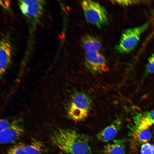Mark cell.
<instances>
[{
	"label": "cell",
	"mask_w": 154,
	"mask_h": 154,
	"mask_svg": "<svg viewBox=\"0 0 154 154\" xmlns=\"http://www.w3.org/2000/svg\"><path fill=\"white\" fill-rule=\"evenodd\" d=\"M43 146L41 141L35 140L29 144L26 145L25 148L27 154H41Z\"/></svg>",
	"instance_id": "13"
},
{
	"label": "cell",
	"mask_w": 154,
	"mask_h": 154,
	"mask_svg": "<svg viewBox=\"0 0 154 154\" xmlns=\"http://www.w3.org/2000/svg\"><path fill=\"white\" fill-rule=\"evenodd\" d=\"M43 0H22L18 1L20 9L25 15L32 18H36L42 14L45 4Z\"/></svg>",
	"instance_id": "6"
},
{
	"label": "cell",
	"mask_w": 154,
	"mask_h": 154,
	"mask_svg": "<svg viewBox=\"0 0 154 154\" xmlns=\"http://www.w3.org/2000/svg\"><path fill=\"white\" fill-rule=\"evenodd\" d=\"M84 62L85 67L92 73L100 74L109 70L105 58L98 51L86 52Z\"/></svg>",
	"instance_id": "5"
},
{
	"label": "cell",
	"mask_w": 154,
	"mask_h": 154,
	"mask_svg": "<svg viewBox=\"0 0 154 154\" xmlns=\"http://www.w3.org/2000/svg\"><path fill=\"white\" fill-rule=\"evenodd\" d=\"M115 3L123 6H127L142 3V1L137 0L114 1Z\"/></svg>",
	"instance_id": "18"
},
{
	"label": "cell",
	"mask_w": 154,
	"mask_h": 154,
	"mask_svg": "<svg viewBox=\"0 0 154 154\" xmlns=\"http://www.w3.org/2000/svg\"><path fill=\"white\" fill-rule=\"evenodd\" d=\"M52 144L67 154H93L89 137L75 129L60 128L50 135Z\"/></svg>",
	"instance_id": "1"
},
{
	"label": "cell",
	"mask_w": 154,
	"mask_h": 154,
	"mask_svg": "<svg viewBox=\"0 0 154 154\" xmlns=\"http://www.w3.org/2000/svg\"><path fill=\"white\" fill-rule=\"evenodd\" d=\"M11 47L8 40L6 38L1 39L0 45V73L2 75L11 62Z\"/></svg>",
	"instance_id": "9"
},
{
	"label": "cell",
	"mask_w": 154,
	"mask_h": 154,
	"mask_svg": "<svg viewBox=\"0 0 154 154\" xmlns=\"http://www.w3.org/2000/svg\"><path fill=\"white\" fill-rule=\"evenodd\" d=\"M153 145L146 143L141 146V154H153Z\"/></svg>",
	"instance_id": "17"
},
{
	"label": "cell",
	"mask_w": 154,
	"mask_h": 154,
	"mask_svg": "<svg viewBox=\"0 0 154 154\" xmlns=\"http://www.w3.org/2000/svg\"><path fill=\"white\" fill-rule=\"evenodd\" d=\"M58 154H63L62 152H60L58 153Z\"/></svg>",
	"instance_id": "21"
},
{
	"label": "cell",
	"mask_w": 154,
	"mask_h": 154,
	"mask_svg": "<svg viewBox=\"0 0 154 154\" xmlns=\"http://www.w3.org/2000/svg\"><path fill=\"white\" fill-rule=\"evenodd\" d=\"M103 152L104 154H126L125 140H113L104 146Z\"/></svg>",
	"instance_id": "12"
},
{
	"label": "cell",
	"mask_w": 154,
	"mask_h": 154,
	"mask_svg": "<svg viewBox=\"0 0 154 154\" xmlns=\"http://www.w3.org/2000/svg\"><path fill=\"white\" fill-rule=\"evenodd\" d=\"M81 43L82 48L86 52L98 51L102 47L100 40L94 36L86 35L82 37Z\"/></svg>",
	"instance_id": "11"
},
{
	"label": "cell",
	"mask_w": 154,
	"mask_h": 154,
	"mask_svg": "<svg viewBox=\"0 0 154 154\" xmlns=\"http://www.w3.org/2000/svg\"><path fill=\"white\" fill-rule=\"evenodd\" d=\"M133 135L141 143H146L151 137V134L148 129L133 130Z\"/></svg>",
	"instance_id": "14"
},
{
	"label": "cell",
	"mask_w": 154,
	"mask_h": 154,
	"mask_svg": "<svg viewBox=\"0 0 154 154\" xmlns=\"http://www.w3.org/2000/svg\"><path fill=\"white\" fill-rule=\"evenodd\" d=\"M146 71L148 74L154 73V53H153L148 58Z\"/></svg>",
	"instance_id": "16"
},
{
	"label": "cell",
	"mask_w": 154,
	"mask_h": 154,
	"mask_svg": "<svg viewBox=\"0 0 154 154\" xmlns=\"http://www.w3.org/2000/svg\"><path fill=\"white\" fill-rule=\"evenodd\" d=\"M149 23L125 30L122 33L118 44L115 49L119 54H126L132 51L137 44L141 35L146 30Z\"/></svg>",
	"instance_id": "3"
},
{
	"label": "cell",
	"mask_w": 154,
	"mask_h": 154,
	"mask_svg": "<svg viewBox=\"0 0 154 154\" xmlns=\"http://www.w3.org/2000/svg\"><path fill=\"white\" fill-rule=\"evenodd\" d=\"M26 145L23 143H19L8 148L6 154H27L25 147Z\"/></svg>",
	"instance_id": "15"
},
{
	"label": "cell",
	"mask_w": 154,
	"mask_h": 154,
	"mask_svg": "<svg viewBox=\"0 0 154 154\" xmlns=\"http://www.w3.org/2000/svg\"><path fill=\"white\" fill-rule=\"evenodd\" d=\"M24 133L23 126L17 121L10 123L5 129L0 132V142L5 144L15 142L22 136Z\"/></svg>",
	"instance_id": "7"
},
{
	"label": "cell",
	"mask_w": 154,
	"mask_h": 154,
	"mask_svg": "<svg viewBox=\"0 0 154 154\" xmlns=\"http://www.w3.org/2000/svg\"><path fill=\"white\" fill-rule=\"evenodd\" d=\"M121 125V122L116 120L98 133L97 139L103 142H107L114 139L117 135Z\"/></svg>",
	"instance_id": "10"
},
{
	"label": "cell",
	"mask_w": 154,
	"mask_h": 154,
	"mask_svg": "<svg viewBox=\"0 0 154 154\" xmlns=\"http://www.w3.org/2000/svg\"><path fill=\"white\" fill-rule=\"evenodd\" d=\"M153 146H154V150H153V154H154V144L153 145Z\"/></svg>",
	"instance_id": "22"
},
{
	"label": "cell",
	"mask_w": 154,
	"mask_h": 154,
	"mask_svg": "<svg viewBox=\"0 0 154 154\" xmlns=\"http://www.w3.org/2000/svg\"><path fill=\"white\" fill-rule=\"evenodd\" d=\"M134 130L148 129L154 124V109L137 114L133 117Z\"/></svg>",
	"instance_id": "8"
},
{
	"label": "cell",
	"mask_w": 154,
	"mask_h": 154,
	"mask_svg": "<svg viewBox=\"0 0 154 154\" xmlns=\"http://www.w3.org/2000/svg\"><path fill=\"white\" fill-rule=\"evenodd\" d=\"M91 104V99L86 94L81 92L74 93L67 108V117L75 122L84 120L88 116Z\"/></svg>",
	"instance_id": "2"
},
{
	"label": "cell",
	"mask_w": 154,
	"mask_h": 154,
	"mask_svg": "<svg viewBox=\"0 0 154 154\" xmlns=\"http://www.w3.org/2000/svg\"><path fill=\"white\" fill-rule=\"evenodd\" d=\"M10 123L6 119H1L0 120V132L7 128Z\"/></svg>",
	"instance_id": "19"
},
{
	"label": "cell",
	"mask_w": 154,
	"mask_h": 154,
	"mask_svg": "<svg viewBox=\"0 0 154 154\" xmlns=\"http://www.w3.org/2000/svg\"><path fill=\"white\" fill-rule=\"evenodd\" d=\"M150 19L153 26V34H154V10L151 13Z\"/></svg>",
	"instance_id": "20"
},
{
	"label": "cell",
	"mask_w": 154,
	"mask_h": 154,
	"mask_svg": "<svg viewBox=\"0 0 154 154\" xmlns=\"http://www.w3.org/2000/svg\"><path fill=\"white\" fill-rule=\"evenodd\" d=\"M81 5L85 19L89 23L99 28L107 24L108 14L103 5L90 0L82 1Z\"/></svg>",
	"instance_id": "4"
}]
</instances>
